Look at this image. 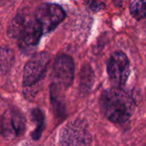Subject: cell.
<instances>
[{"label": "cell", "mask_w": 146, "mask_h": 146, "mask_svg": "<svg viewBox=\"0 0 146 146\" xmlns=\"http://www.w3.org/2000/svg\"><path fill=\"white\" fill-rule=\"evenodd\" d=\"M100 104L104 115L115 123L127 121L135 107L132 97L118 87L105 91L101 97Z\"/></svg>", "instance_id": "1"}, {"label": "cell", "mask_w": 146, "mask_h": 146, "mask_svg": "<svg viewBox=\"0 0 146 146\" xmlns=\"http://www.w3.org/2000/svg\"><path fill=\"white\" fill-rule=\"evenodd\" d=\"M60 143L62 146H91L92 136L86 123L75 120L61 130Z\"/></svg>", "instance_id": "2"}, {"label": "cell", "mask_w": 146, "mask_h": 146, "mask_svg": "<svg viewBox=\"0 0 146 146\" xmlns=\"http://www.w3.org/2000/svg\"><path fill=\"white\" fill-rule=\"evenodd\" d=\"M35 19L40 24L44 33L54 30L65 18L62 8L55 3H43L35 11Z\"/></svg>", "instance_id": "3"}, {"label": "cell", "mask_w": 146, "mask_h": 146, "mask_svg": "<svg viewBox=\"0 0 146 146\" xmlns=\"http://www.w3.org/2000/svg\"><path fill=\"white\" fill-rule=\"evenodd\" d=\"M107 71L115 86H123L130 74V62L127 56L121 51L113 53L107 62Z\"/></svg>", "instance_id": "4"}, {"label": "cell", "mask_w": 146, "mask_h": 146, "mask_svg": "<svg viewBox=\"0 0 146 146\" xmlns=\"http://www.w3.org/2000/svg\"><path fill=\"white\" fill-rule=\"evenodd\" d=\"M74 77L73 59L67 55H60L56 59L52 70V83L62 89L69 87Z\"/></svg>", "instance_id": "5"}, {"label": "cell", "mask_w": 146, "mask_h": 146, "mask_svg": "<svg viewBox=\"0 0 146 146\" xmlns=\"http://www.w3.org/2000/svg\"><path fill=\"white\" fill-rule=\"evenodd\" d=\"M49 62L50 56L45 52H41L33 56L24 68L23 86L25 87H29L38 82L44 76Z\"/></svg>", "instance_id": "6"}, {"label": "cell", "mask_w": 146, "mask_h": 146, "mask_svg": "<svg viewBox=\"0 0 146 146\" xmlns=\"http://www.w3.org/2000/svg\"><path fill=\"white\" fill-rule=\"evenodd\" d=\"M44 33L43 29L35 19H29L22 35L20 38V45L22 49H28L36 46Z\"/></svg>", "instance_id": "7"}, {"label": "cell", "mask_w": 146, "mask_h": 146, "mask_svg": "<svg viewBox=\"0 0 146 146\" xmlns=\"http://www.w3.org/2000/svg\"><path fill=\"white\" fill-rule=\"evenodd\" d=\"M62 90V88L53 83L50 85V102L55 115L58 118H62L65 115V105L63 103Z\"/></svg>", "instance_id": "8"}, {"label": "cell", "mask_w": 146, "mask_h": 146, "mask_svg": "<svg viewBox=\"0 0 146 146\" xmlns=\"http://www.w3.org/2000/svg\"><path fill=\"white\" fill-rule=\"evenodd\" d=\"M28 18L23 15H17L10 22L8 28V36L10 38H20L28 22Z\"/></svg>", "instance_id": "9"}, {"label": "cell", "mask_w": 146, "mask_h": 146, "mask_svg": "<svg viewBox=\"0 0 146 146\" xmlns=\"http://www.w3.org/2000/svg\"><path fill=\"white\" fill-rule=\"evenodd\" d=\"M32 120L36 123V128L32 133V139L34 141H38L42 135V133L45 127V116L44 112L38 109H33L31 112Z\"/></svg>", "instance_id": "10"}, {"label": "cell", "mask_w": 146, "mask_h": 146, "mask_svg": "<svg viewBox=\"0 0 146 146\" xmlns=\"http://www.w3.org/2000/svg\"><path fill=\"white\" fill-rule=\"evenodd\" d=\"M15 55L11 49L8 47L0 48V75L9 71L14 63Z\"/></svg>", "instance_id": "11"}, {"label": "cell", "mask_w": 146, "mask_h": 146, "mask_svg": "<svg viewBox=\"0 0 146 146\" xmlns=\"http://www.w3.org/2000/svg\"><path fill=\"white\" fill-rule=\"evenodd\" d=\"M9 115L15 136L21 135L26 129V120L24 115L18 110H12Z\"/></svg>", "instance_id": "12"}, {"label": "cell", "mask_w": 146, "mask_h": 146, "mask_svg": "<svg viewBox=\"0 0 146 146\" xmlns=\"http://www.w3.org/2000/svg\"><path fill=\"white\" fill-rule=\"evenodd\" d=\"M130 13L137 20L145 18L146 0H133L130 5Z\"/></svg>", "instance_id": "13"}, {"label": "cell", "mask_w": 146, "mask_h": 146, "mask_svg": "<svg viewBox=\"0 0 146 146\" xmlns=\"http://www.w3.org/2000/svg\"><path fill=\"white\" fill-rule=\"evenodd\" d=\"M92 80H93V74H92V71L90 68H84L82 71V74H81V82H80V86L81 88L86 91L88 90L91 86L92 85Z\"/></svg>", "instance_id": "14"}, {"label": "cell", "mask_w": 146, "mask_h": 146, "mask_svg": "<svg viewBox=\"0 0 146 146\" xmlns=\"http://www.w3.org/2000/svg\"><path fill=\"white\" fill-rule=\"evenodd\" d=\"M86 5L93 11L98 12L102 10L104 7L105 4L101 1V0H85Z\"/></svg>", "instance_id": "15"}, {"label": "cell", "mask_w": 146, "mask_h": 146, "mask_svg": "<svg viewBox=\"0 0 146 146\" xmlns=\"http://www.w3.org/2000/svg\"><path fill=\"white\" fill-rule=\"evenodd\" d=\"M2 121H3V116L0 115V133H1V130H2Z\"/></svg>", "instance_id": "16"}, {"label": "cell", "mask_w": 146, "mask_h": 146, "mask_svg": "<svg viewBox=\"0 0 146 146\" xmlns=\"http://www.w3.org/2000/svg\"><path fill=\"white\" fill-rule=\"evenodd\" d=\"M145 146H146V145H145Z\"/></svg>", "instance_id": "17"}]
</instances>
